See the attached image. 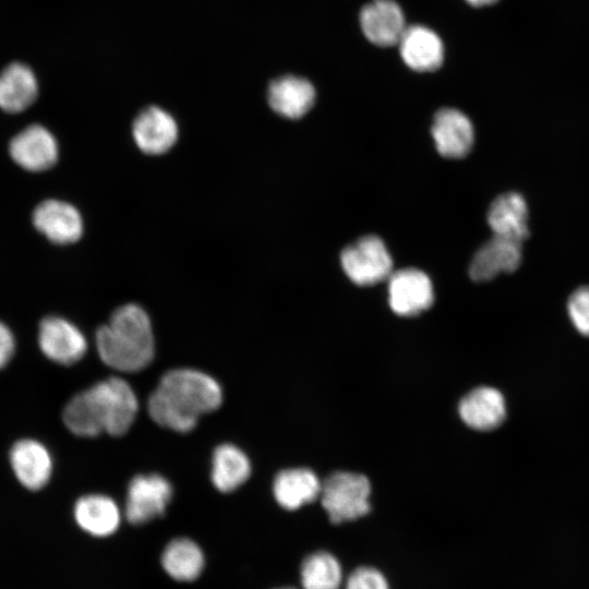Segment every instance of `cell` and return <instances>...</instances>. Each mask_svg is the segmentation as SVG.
I'll return each mask as SVG.
<instances>
[{
	"instance_id": "6da1fadb",
	"label": "cell",
	"mask_w": 589,
	"mask_h": 589,
	"mask_svg": "<svg viewBox=\"0 0 589 589\" xmlns=\"http://www.w3.org/2000/svg\"><path fill=\"white\" fill-rule=\"evenodd\" d=\"M223 402V389L211 375L189 368L166 372L147 400L154 422L169 430L187 433L200 416L215 411Z\"/></svg>"
},
{
	"instance_id": "7a4b0ae2",
	"label": "cell",
	"mask_w": 589,
	"mask_h": 589,
	"mask_svg": "<svg viewBox=\"0 0 589 589\" xmlns=\"http://www.w3.org/2000/svg\"><path fill=\"white\" fill-rule=\"evenodd\" d=\"M137 411L139 400L131 385L112 376L74 395L63 409L62 420L77 436H121L132 426Z\"/></svg>"
},
{
	"instance_id": "3957f363",
	"label": "cell",
	"mask_w": 589,
	"mask_h": 589,
	"mask_svg": "<svg viewBox=\"0 0 589 589\" xmlns=\"http://www.w3.org/2000/svg\"><path fill=\"white\" fill-rule=\"evenodd\" d=\"M101 361L120 372H139L154 359L152 323L146 311L135 303L117 308L109 322L95 336Z\"/></svg>"
},
{
	"instance_id": "277c9868",
	"label": "cell",
	"mask_w": 589,
	"mask_h": 589,
	"mask_svg": "<svg viewBox=\"0 0 589 589\" xmlns=\"http://www.w3.org/2000/svg\"><path fill=\"white\" fill-rule=\"evenodd\" d=\"M371 485L366 477L353 472H335L321 486V502L330 521L353 520L370 510Z\"/></svg>"
},
{
	"instance_id": "5b68a950",
	"label": "cell",
	"mask_w": 589,
	"mask_h": 589,
	"mask_svg": "<svg viewBox=\"0 0 589 589\" xmlns=\"http://www.w3.org/2000/svg\"><path fill=\"white\" fill-rule=\"evenodd\" d=\"M340 263L347 277L358 286L375 285L393 273V261L381 238L369 235L346 247Z\"/></svg>"
},
{
	"instance_id": "8992f818",
	"label": "cell",
	"mask_w": 589,
	"mask_h": 589,
	"mask_svg": "<svg viewBox=\"0 0 589 589\" xmlns=\"http://www.w3.org/2000/svg\"><path fill=\"white\" fill-rule=\"evenodd\" d=\"M172 497V486L157 473L137 474L128 485L125 516L133 525L145 524L165 514Z\"/></svg>"
},
{
	"instance_id": "52a82bcc",
	"label": "cell",
	"mask_w": 589,
	"mask_h": 589,
	"mask_svg": "<svg viewBox=\"0 0 589 589\" xmlns=\"http://www.w3.org/2000/svg\"><path fill=\"white\" fill-rule=\"evenodd\" d=\"M38 344L48 359L63 365L77 362L87 350L83 333L73 323L59 316H47L40 322Z\"/></svg>"
},
{
	"instance_id": "ba28073f",
	"label": "cell",
	"mask_w": 589,
	"mask_h": 589,
	"mask_svg": "<svg viewBox=\"0 0 589 589\" xmlns=\"http://www.w3.org/2000/svg\"><path fill=\"white\" fill-rule=\"evenodd\" d=\"M388 279L389 306L397 315L413 316L432 305L433 286L422 271L399 269L392 273Z\"/></svg>"
},
{
	"instance_id": "9c48e42d",
	"label": "cell",
	"mask_w": 589,
	"mask_h": 589,
	"mask_svg": "<svg viewBox=\"0 0 589 589\" xmlns=\"http://www.w3.org/2000/svg\"><path fill=\"white\" fill-rule=\"evenodd\" d=\"M15 164L28 171H45L58 160L59 148L52 133L39 124H32L19 132L9 144Z\"/></svg>"
},
{
	"instance_id": "30bf717a",
	"label": "cell",
	"mask_w": 589,
	"mask_h": 589,
	"mask_svg": "<svg viewBox=\"0 0 589 589\" xmlns=\"http://www.w3.org/2000/svg\"><path fill=\"white\" fill-rule=\"evenodd\" d=\"M34 227L56 244L77 241L84 229L80 212L70 203L60 200H45L33 212Z\"/></svg>"
},
{
	"instance_id": "8fae6325",
	"label": "cell",
	"mask_w": 589,
	"mask_h": 589,
	"mask_svg": "<svg viewBox=\"0 0 589 589\" xmlns=\"http://www.w3.org/2000/svg\"><path fill=\"white\" fill-rule=\"evenodd\" d=\"M132 135L143 153L160 155L176 144L179 129L169 112L160 107L151 106L136 116L132 125Z\"/></svg>"
},
{
	"instance_id": "7c38bea8",
	"label": "cell",
	"mask_w": 589,
	"mask_h": 589,
	"mask_svg": "<svg viewBox=\"0 0 589 589\" xmlns=\"http://www.w3.org/2000/svg\"><path fill=\"white\" fill-rule=\"evenodd\" d=\"M521 243L516 240L494 236L474 253L469 276L474 281H488L501 273H512L521 262Z\"/></svg>"
},
{
	"instance_id": "4fadbf2b",
	"label": "cell",
	"mask_w": 589,
	"mask_h": 589,
	"mask_svg": "<svg viewBox=\"0 0 589 589\" xmlns=\"http://www.w3.org/2000/svg\"><path fill=\"white\" fill-rule=\"evenodd\" d=\"M360 26L364 36L374 45H397L407 25L405 15L394 0H372L360 12Z\"/></svg>"
},
{
	"instance_id": "5bb4252c",
	"label": "cell",
	"mask_w": 589,
	"mask_h": 589,
	"mask_svg": "<svg viewBox=\"0 0 589 589\" xmlns=\"http://www.w3.org/2000/svg\"><path fill=\"white\" fill-rule=\"evenodd\" d=\"M431 133L437 152L446 158L465 157L474 141L471 121L454 108H442L435 113Z\"/></svg>"
},
{
	"instance_id": "9a60e30c",
	"label": "cell",
	"mask_w": 589,
	"mask_h": 589,
	"mask_svg": "<svg viewBox=\"0 0 589 589\" xmlns=\"http://www.w3.org/2000/svg\"><path fill=\"white\" fill-rule=\"evenodd\" d=\"M10 464L20 483L28 490L43 489L52 473V459L49 450L31 438L20 440L10 450Z\"/></svg>"
},
{
	"instance_id": "2e32d148",
	"label": "cell",
	"mask_w": 589,
	"mask_h": 589,
	"mask_svg": "<svg viewBox=\"0 0 589 589\" xmlns=\"http://www.w3.org/2000/svg\"><path fill=\"white\" fill-rule=\"evenodd\" d=\"M397 45L402 61L414 71L431 72L443 63V43L440 36L426 26H407Z\"/></svg>"
},
{
	"instance_id": "e0dca14e",
	"label": "cell",
	"mask_w": 589,
	"mask_h": 589,
	"mask_svg": "<svg viewBox=\"0 0 589 589\" xmlns=\"http://www.w3.org/2000/svg\"><path fill=\"white\" fill-rule=\"evenodd\" d=\"M267 100L276 113L288 119H299L312 108L315 89L304 77L284 75L269 84Z\"/></svg>"
},
{
	"instance_id": "ac0fdd59",
	"label": "cell",
	"mask_w": 589,
	"mask_h": 589,
	"mask_svg": "<svg viewBox=\"0 0 589 589\" xmlns=\"http://www.w3.org/2000/svg\"><path fill=\"white\" fill-rule=\"evenodd\" d=\"M486 219L494 236L519 242L529 236L527 203L517 192L498 195L491 203Z\"/></svg>"
},
{
	"instance_id": "d6986e66",
	"label": "cell",
	"mask_w": 589,
	"mask_h": 589,
	"mask_svg": "<svg viewBox=\"0 0 589 589\" xmlns=\"http://www.w3.org/2000/svg\"><path fill=\"white\" fill-rule=\"evenodd\" d=\"M459 414L462 421L472 429L492 430L505 419V399L500 390L481 386L472 389L461 399Z\"/></svg>"
},
{
	"instance_id": "ffe728a7",
	"label": "cell",
	"mask_w": 589,
	"mask_h": 589,
	"mask_svg": "<svg viewBox=\"0 0 589 589\" xmlns=\"http://www.w3.org/2000/svg\"><path fill=\"white\" fill-rule=\"evenodd\" d=\"M38 96V83L33 70L12 62L0 72V108L19 113L31 107Z\"/></svg>"
},
{
	"instance_id": "44dd1931",
	"label": "cell",
	"mask_w": 589,
	"mask_h": 589,
	"mask_svg": "<svg viewBox=\"0 0 589 589\" xmlns=\"http://www.w3.org/2000/svg\"><path fill=\"white\" fill-rule=\"evenodd\" d=\"M321 486L322 483L312 470L292 468L283 470L275 477L273 492L281 507L294 510L320 496Z\"/></svg>"
},
{
	"instance_id": "7402d4cb",
	"label": "cell",
	"mask_w": 589,
	"mask_h": 589,
	"mask_svg": "<svg viewBox=\"0 0 589 589\" xmlns=\"http://www.w3.org/2000/svg\"><path fill=\"white\" fill-rule=\"evenodd\" d=\"M77 525L95 537H107L120 525V510L116 502L104 494L80 497L74 506Z\"/></svg>"
},
{
	"instance_id": "603a6c76",
	"label": "cell",
	"mask_w": 589,
	"mask_h": 589,
	"mask_svg": "<svg viewBox=\"0 0 589 589\" xmlns=\"http://www.w3.org/2000/svg\"><path fill=\"white\" fill-rule=\"evenodd\" d=\"M251 474V462L238 446L224 443L213 453L211 480L214 486L229 493L240 488Z\"/></svg>"
},
{
	"instance_id": "cb8c5ba5",
	"label": "cell",
	"mask_w": 589,
	"mask_h": 589,
	"mask_svg": "<svg viewBox=\"0 0 589 589\" xmlns=\"http://www.w3.org/2000/svg\"><path fill=\"white\" fill-rule=\"evenodd\" d=\"M161 564L167 574L176 580L196 579L204 567V555L200 546L190 539H175L166 546Z\"/></svg>"
},
{
	"instance_id": "d4e9b609",
	"label": "cell",
	"mask_w": 589,
	"mask_h": 589,
	"mask_svg": "<svg viewBox=\"0 0 589 589\" xmlns=\"http://www.w3.org/2000/svg\"><path fill=\"white\" fill-rule=\"evenodd\" d=\"M301 581L304 589H338L341 582L340 565L329 553H314L302 563Z\"/></svg>"
},
{
	"instance_id": "484cf974",
	"label": "cell",
	"mask_w": 589,
	"mask_h": 589,
	"mask_svg": "<svg viewBox=\"0 0 589 589\" xmlns=\"http://www.w3.org/2000/svg\"><path fill=\"white\" fill-rule=\"evenodd\" d=\"M567 311L576 329L589 336V286L580 287L572 293Z\"/></svg>"
},
{
	"instance_id": "4316f807",
	"label": "cell",
	"mask_w": 589,
	"mask_h": 589,
	"mask_svg": "<svg viewBox=\"0 0 589 589\" xmlns=\"http://www.w3.org/2000/svg\"><path fill=\"white\" fill-rule=\"evenodd\" d=\"M346 589H388V585L377 569L359 567L349 576Z\"/></svg>"
},
{
	"instance_id": "83f0119b",
	"label": "cell",
	"mask_w": 589,
	"mask_h": 589,
	"mask_svg": "<svg viewBox=\"0 0 589 589\" xmlns=\"http://www.w3.org/2000/svg\"><path fill=\"white\" fill-rule=\"evenodd\" d=\"M15 350V340L11 329L0 322V370L12 359Z\"/></svg>"
},
{
	"instance_id": "f1b7e54d",
	"label": "cell",
	"mask_w": 589,
	"mask_h": 589,
	"mask_svg": "<svg viewBox=\"0 0 589 589\" xmlns=\"http://www.w3.org/2000/svg\"><path fill=\"white\" fill-rule=\"evenodd\" d=\"M469 4L473 7H483L495 3L497 0H466Z\"/></svg>"
},
{
	"instance_id": "f546056e",
	"label": "cell",
	"mask_w": 589,
	"mask_h": 589,
	"mask_svg": "<svg viewBox=\"0 0 589 589\" xmlns=\"http://www.w3.org/2000/svg\"><path fill=\"white\" fill-rule=\"evenodd\" d=\"M283 589H292V588H283Z\"/></svg>"
}]
</instances>
